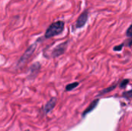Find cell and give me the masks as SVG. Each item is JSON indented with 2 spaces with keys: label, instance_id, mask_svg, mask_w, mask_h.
Segmentation results:
<instances>
[{
  "label": "cell",
  "instance_id": "cell-1",
  "mask_svg": "<svg viewBox=\"0 0 132 131\" xmlns=\"http://www.w3.org/2000/svg\"><path fill=\"white\" fill-rule=\"evenodd\" d=\"M65 23L63 21H57L52 23L45 32V38L49 39L61 34L64 30Z\"/></svg>",
  "mask_w": 132,
  "mask_h": 131
},
{
  "label": "cell",
  "instance_id": "cell-2",
  "mask_svg": "<svg viewBox=\"0 0 132 131\" xmlns=\"http://www.w3.org/2000/svg\"><path fill=\"white\" fill-rule=\"evenodd\" d=\"M36 44L34 43L32 45H31L25 52V53L22 55V56L20 58V59L19 60L18 62V66H23L26 62L30 58V56L33 54L35 49H36Z\"/></svg>",
  "mask_w": 132,
  "mask_h": 131
},
{
  "label": "cell",
  "instance_id": "cell-3",
  "mask_svg": "<svg viewBox=\"0 0 132 131\" xmlns=\"http://www.w3.org/2000/svg\"><path fill=\"white\" fill-rule=\"evenodd\" d=\"M67 43H68V41H66V42L56 46L52 50V52L50 53L51 57H58V56H61L62 54H63L67 48Z\"/></svg>",
  "mask_w": 132,
  "mask_h": 131
},
{
  "label": "cell",
  "instance_id": "cell-4",
  "mask_svg": "<svg viewBox=\"0 0 132 131\" xmlns=\"http://www.w3.org/2000/svg\"><path fill=\"white\" fill-rule=\"evenodd\" d=\"M88 19V12L87 11L84 12L78 18V19L76 22V28L79 29V28H82L84 26V25L86 24V22H87Z\"/></svg>",
  "mask_w": 132,
  "mask_h": 131
},
{
  "label": "cell",
  "instance_id": "cell-5",
  "mask_svg": "<svg viewBox=\"0 0 132 131\" xmlns=\"http://www.w3.org/2000/svg\"><path fill=\"white\" fill-rule=\"evenodd\" d=\"M39 69H40V64L38 62L32 64L30 67V69H29V71H30L29 77H31V79L36 77V75L38 74V73L39 72Z\"/></svg>",
  "mask_w": 132,
  "mask_h": 131
},
{
  "label": "cell",
  "instance_id": "cell-6",
  "mask_svg": "<svg viewBox=\"0 0 132 131\" xmlns=\"http://www.w3.org/2000/svg\"><path fill=\"white\" fill-rule=\"evenodd\" d=\"M56 99L55 97L52 98V99L45 105V107H44V111H45L46 113L50 112V111L54 108V107H55V105H56Z\"/></svg>",
  "mask_w": 132,
  "mask_h": 131
},
{
  "label": "cell",
  "instance_id": "cell-7",
  "mask_svg": "<svg viewBox=\"0 0 132 131\" xmlns=\"http://www.w3.org/2000/svg\"><path fill=\"white\" fill-rule=\"evenodd\" d=\"M98 102H99V100H94V101H93L91 103H90V105L87 108V110L84 112V113H83V116L84 117L86 114H87V113H89L90 112H91L97 106V103H98Z\"/></svg>",
  "mask_w": 132,
  "mask_h": 131
},
{
  "label": "cell",
  "instance_id": "cell-8",
  "mask_svg": "<svg viewBox=\"0 0 132 131\" xmlns=\"http://www.w3.org/2000/svg\"><path fill=\"white\" fill-rule=\"evenodd\" d=\"M79 85V83L76 82V83H72L70 84H68L67 86H66V90L67 91H70L73 89H75L77 86Z\"/></svg>",
  "mask_w": 132,
  "mask_h": 131
},
{
  "label": "cell",
  "instance_id": "cell-9",
  "mask_svg": "<svg viewBox=\"0 0 132 131\" xmlns=\"http://www.w3.org/2000/svg\"><path fill=\"white\" fill-rule=\"evenodd\" d=\"M115 87H116V85H114V86H111V87H109V88H108V89H106V90H104L103 91H101V92L100 93V95L104 94V93H108V92L113 90Z\"/></svg>",
  "mask_w": 132,
  "mask_h": 131
},
{
  "label": "cell",
  "instance_id": "cell-10",
  "mask_svg": "<svg viewBox=\"0 0 132 131\" xmlns=\"http://www.w3.org/2000/svg\"><path fill=\"white\" fill-rule=\"evenodd\" d=\"M123 97L128 98V99H130V98H132V90H130V91H128V92H125L123 93Z\"/></svg>",
  "mask_w": 132,
  "mask_h": 131
},
{
  "label": "cell",
  "instance_id": "cell-11",
  "mask_svg": "<svg viewBox=\"0 0 132 131\" xmlns=\"http://www.w3.org/2000/svg\"><path fill=\"white\" fill-rule=\"evenodd\" d=\"M128 82H129L128 80H123V81L121 83V84H120V87H121V88H125V87L127 86V84L128 83Z\"/></svg>",
  "mask_w": 132,
  "mask_h": 131
},
{
  "label": "cell",
  "instance_id": "cell-12",
  "mask_svg": "<svg viewBox=\"0 0 132 131\" xmlns=\"http://www.w3.org/2000/svg\"><path fill=\"white\" fill-rule=\"evenodd\" d=\"M126 35L127 36H132V25H130V27L127 29V32H126Z\"/></svg>",
  "mask_w": 132,
  "mask_h": 131
},
{
  "label": "cell",
  "instance_id": "cell-13",
  "mask_svg": "<svg viewBox=\"0 0 132 131\" xmlns=\"http://www.w3.org/2000/svg\"><path fill=\"white\" fill-rule=\"evenodd\" d=\"M124 46V43H122L121 45L120 46H114V51H121L122 49V47Z\"/></svg>",
  "mask_w": 132,
  "mask_h": 131
},
{
  "label": "cell",
  "instance_id": "cell-14",
  "mask_svg": "<svg viewBox=\"0 0 132 131\" xmlns=\"http://www.w3.org/2000/svg\"><path fill=\"white\" fill-rule=\"evenodd\" d=\"M128 46H132V39H131V40H130V41H129V42H128Z\"/></svg>",
  "mask_w": 132,
  "mask_h": 131
}]
</instances>
